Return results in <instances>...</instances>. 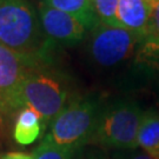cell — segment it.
Masks as SVG:
<instances>
[{"instance_id": "6da1fadb", "label": "cell", "mask_w": 159, "mask_h": 159, "mask_svg": "<svg viewBox=\"0 0 159 159\" xmlns=\"http://www.w3.org/2000/svg\"><path fill=\"white\" fill-rule=\"evenodd\" d=\"M0 44L26 59L34 68L45 61L54 47L27 0H0Z\"/></svg>"}, {"instance_id": "7a4b0ae2", "label": "cell", "mask_w": 159, "mask_h": 159, "mask_svg": "<svg viewBox=\"0 0 159 159\" xmlns=\"http://www.w3.org/2000/svg\"><path fill=\"white\" fill-rule=\"evenodd\" d=\"M102 112V107L96 98L77 99L52 120L47 137L60 146L77 150L92 142Z\"/></svg>"}, {"instance_id": "3957f363", "label": "cell", "mask_w": 159, "mask_h": 159, "mask_svg": "<svg viewBox=\"0 0 159 159\" xmlns=\"http://www.w3.org/2000/svg\"><path fill=\"white\" fill-rule=\"evenodd\" d=\"M68 90L63 80L54 75L31 71L19 86L10 107H30L43 119L51 123L66 107Z\"/></svg>"}, {"instance_id": "277c9868", "label": "cell", "mask_w": 159, "mask_h": 159, "mask_svg": "<svg viewBox=\"0 0 159 159\" xmlns=\"http://www.w3.org/2000/svg\"><path fill=\"white\" fill-rule=\"evenodd\" d=\"M143 111L136 102L119 100L102 108L92 142L118 150H136Z\"/></svg>"}, {"instance_id": "5b68a950", "label": "cell", "mask_w": 159, "mask_h": 159, "mask_svg": "<svg viewBox=\"0 0 159 159\" xmlns=\"http://www.w3.org/2000/svg\"><path fill=\"white\" fill-rule=\"evenodd\" d=\"M142 39L121 26L100 23L91 31L89 54L93 63L102 67H113L131 57Z\"/></svg>"}, {"instance_id": "8992f818", "label": "cell", "mask_w": 159, "mask_h": 159, "mask_svg": "<svg viewBox=\"0 0 159 159\" xmlns=\"http://www.w3.org/2000/svg\"><path fill=\"white\" fill-rule=\"evenodd\" d=\"M39 17L44 32L54 46L77 45L85 37L86 30L75 18L47 2L40 4Z\"/></svg>"}, {"instance_id": "52a82bcc", "label": "cell", "mask_w": 159, "mask_h": 159, "mask_svg": "<svg viewBox=\"0 0 159 159\" xmlns=\"http://www.w3.org/2000/svg\"><path fill=\"white\" fill-rule=\"evenodd\" d=\"M33 66L18 53L0 44V104L10 107L19 86Z\"/></svg>"}, {"instance_id": "ba28073f", "label": "cell", "mask_w": 159, "mask_h": 159, "mask_svg": "<svg viewBox=\"0 0 159 159\" xmlns=\"http://www.w3.org/2000/svg\"><path fill=\"white\" fill-rule=\"evenodd\" d=\"M151 11V0H119L118 23L121 27L137 34L143 41L146 35Z\"/></svg>"}, {"instance_id": "9c48e42d", "label": "cell", "mask_w": 159, "mask_h": 159, "mask_svg": "<svg viewBox=\"0 0 159 159\" xmlns=\"http://www.w3.org/2000/svg\"><path fill=\"white\" fill-rule=\"evenodd\" d=\"M46 2L74 17L86 31H93L100 24L92 0H46Z\"/></svg>"}, {"instance_id": "30bf717a", "label": "cell", "mask_w": 159, "mask_h": 159, "mask_svg": "<svg viewBox=\"0 0 159 159\" xmlns=\"http://www.w3.org/2000/svg\"><path fill=\"white\" fill-rule=\"evenodd\" d=\"M137 142L144 152L159 159V111L157 108L144 111Z\"/></svg>"}, {"instance_id": "8fae6325", "label": "cell", "mask_w": 159, "mask_h": 159, "mask_svg": "<svg viewBox=\"0 0 159 159\" xmlns=\"http://www.w3.org/2000/svg\"><path fill=\"white\" fill-rule=\"evenodd\" d=\"M43 119L34 110L24 107L18 113L13 136L18 144L29 145L33 143L40 134Z\"/></svg>"}, {"instance_id": "7c38bea8", "label": "cell", "mask_w": 159, "mask_h": 159, "mask_svg": "<svg viewBox=\"0 0 159 159\" xmlns=\"http://www.w3.org/2000/svg\"><path fill=\"white\" fill-rule=\"evenodd\" d=\"M73 153V148L60 146L46 136L33 152V156L34 159H71Z\"/></svg>"}, {"instance_id": "4fadbf2b", "label": "cell", "mask_w": 159, "mask_h": 159, "mask_svg": "<svg viewBox=\"0 0 159 159\" xmlns=\"http://www.w3.org/2000/svg\"><path fill=\"white\" fill-rule=\"evenodd\" d=\"M100 23L120 26L118 23V4L119 0H92Z\"/></svg>"}, {"instance_id": "5bb4252c", "label": "cell", "mask_w": 159, "mask_h": 159, "mask_svg": "<svg viewBox=\"0 0 159 159\" xmlns=\"http://www.w3.org/2000/svg\"><path fill=\"white\" fill-rule=\"evenodd\" d=\"M138 57L144 64L159 72V43L152 40H143Z\"/></svg>"}, {"instance_id": "9a60e30c", "label": "cell", "mask_w": 159, "mask_h": 159, "mask_svg": "<svg viewBox=\"0 0 159 159\" xmlns=\"http://www.w3.org/2000/svg\"><path fill=\"white\" fill-rule=\"evenodd\" d=\"M143 40H152L159 43V0L152 1V11L148 25V31Z\"/></svg>"}, {"instance_id": "2e32d148", "label": "cell", "mask_w": 159, "mask_h": 159, "mask_svg": "<svg viewBox=\"0 0 159 159\" xmlns=\"http://www.w3.org/2000/svg\"><path fill=\"white\" fill-rule=\"evenodd\" d=\"M0 159H34V156L26 152H6L0 154Z\"/></svg>"}, {"instance_id": "e0dca14e", "label": "cell", "mask_w": 159, "mask_h": 159, "mask_svg": "<svg viewBox=\"0 0 159 159\" xmlns=\"http://www.w3.org/2000/svg\"><path fill=\"white\" fill-rule=\"evenodd\" d=\"M130 159H154L153 157H151L150 154H148L144 151H136L130 157Z\"/></svg>"}, {"instance_id": "ac0fdd59", "label": "cell", "mask_w": 159, "mask_h": 159, "mask_svg": "<svg viewBox=\"0 0 159 159\" xmlns=\"http://www.w3.org/2000/svg\"><path fill=\"white\" fill-rule=\"evenodd\" d=\"M151 1H153V0H151Z\"/></svg>"}]
</instances>
